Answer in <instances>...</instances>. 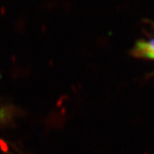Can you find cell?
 <instances>
[{
  "label": "cell",
  "mask_w": 154,
  "mask_h": 154,
  "mask_svg": "<svg viewBox=\"0 0 154 154\" xmlns=\"http://www.w3.org/2000/svg\"><path fill=\"white\" fill-rule=\"evenodd\" d=\"M134 55L141 58L154 59V38L148 41H139L134 48Z\"/></svg>",
  "instance_id": "cell-1"
},
{
  "label": "cell",
  "mask_w": 154,
  "mask_h": 154,
  "mask_svg": "<svg viewBox=\"0 0 154 154\" xmlns=\"http://www.w3.org/2000/svg\"><path fill=\"white\" fill-rule=\"evenodd\" d=\"M5 116V111L3 110H0V119H2Z\"/></svg>",
  "instance_id": "cell-2"
}]
</instances>
